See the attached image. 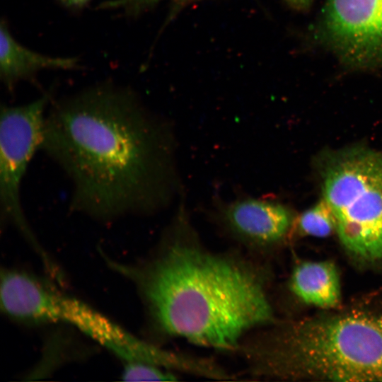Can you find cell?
I'll return each instance as SVG.
<instances>
[{"instance_id": "6da1fadb", "label": "cell", "mask_w": 382, "mask_h": 382, "mask_svg": "<svg viewBox=\"0 0 382 382\" xmlns=\"http://www.w3.org/2000/svg\"><path fill=\"white\" fill-rule=\"evenodd\" d=\"M40 150L68 178L70 209L96 220L156 212L174 192L170 129L129 88L96 86L52 104Z\"/></svg>"}, {"instance_id": "7a4b0ae2", "label": "cell", "mask_w": 382, "mask_h": 382, "mask_svg": "<svg viewBox=\"0 0 382 382\" xmlns=\"http://www.w3.org/2000/svg\"><path fill=\"white\" fill-rule=\"evenodd\" d=\"M112 265L134 282L164 337L237 352L247 335L276 321L266 262L204 246L183 203L150 258Z\"/></svg>"}, {"instance_id": "3957f363", "label": "cell", "mask_w": 382, "mask_h": 382, "mask_svg": "<svg viewBox=\"0 0 382 382\" xmlns=\"http://www.w3.org/2000/svg\"><path fill=\"white\" fill-rule=\"evenodd\" d=\"M252 376L382 381V316L364 312L273 323L238 351Z\"/></svg>"}, {"instance_id": "277c9868", "label": "cell", "mask_w": 382, "mask_h": 382, "mask_svg": "<svg viewBox=\"0 0 382 382\" xmlns=\"http://www.w3.org/2000/svg\"><path fill=\"white\" fill-rule=\"evenodd\" d=\"M1 307L19 321L73 325L125 362L170 368L175 361L173 351L138 338L86 303L24 272L2 270Z\"/></svg>"}, {"instance_id": "5b68a950", "label": "cell", "mask_w": 382, "mask_h": 382, "mask_svg": "<svg viewBox=\"0 0 382 382\" xmlns=\"http://www.w3.org/2000/svg\"><path fill=\"white\" fill-rule=\"evenodd\" d=\"M323 195L347 250L382 259V154L363 148L336 154L324 170Z\"/></svg>"}, {"instance_id": "8992f818", "label": "cell", "mask_w": 382, "mask_h": 382, "mask_svg": "<svg viewBox=\"0 0 382 382\" xmlns=\"http://www.w3.org/2000/svg\"><path fill=\"white\" fill-rule=\"evenodd\" d=\"M50 103L44 95L26 104L2 105L0 120V208L1 218L29 240V226L21 198L23 178L35 152L40 150Z\"/></svg>"}, {"instance_id": "52a82bcc", "label": "cell", "mask_w": 382, "mask_h": 382, "mask_svg": "<svg viewBox=\"0 0 382 382\" xmlns=\"http://www.w3.org/2000/svg\"><path fill=\"white\" fill-rule=\"evenodd\" d=\"M321 31L345 62L361 67L382 62V0H328Z\"/></svg>"}, {"instance_id": "ba28073f", "label": "cell", "mask_w": 382, "mask_h": 382, "mask_svg": "<svg viewBox=\"0 0 382 382\" xmlns=\"http://www.w3.org/2000/svg\"><path fill=\"white\" fill-rule=\"evenodd\" d=\"M209 216L227 236L253 255H266L288 235L293 224L291 210L266 197L240 196L216 199Z\"/></svg>"}, {"instance_id": "9c48e42d", "label": "cell", "mask_w": 382, "mask_h": 382, "mask_svg": "<svg viewBox=\"0 0 382 382\" xmlns=\"http://www.w3.org/2000/svg\"><path fill=\"white\" fill-rule=\"evenodd\" d=\"M289 291L300 301L323 308H335L340 302L338 270L330 261H305L293 269Z\"/></svg>"}, {"instance_id": "30bf717a", "label": "cell", "mask_w": 382, "mask_h": 382, "mask_svg": "<svg viewBox=\"0 0 382 382\" xmlns=\"http://www.w3.org/2000/svg\"><path fill=\"white\" fill-rule=\"evenodd\" d=\"M0 37V76L8 89L20 80L33 76L40 69H69L77 66L75 58L47 57L23 47L13 37L4 21Z\"/></svg>"}, {"instance_id": "8fae6325", "label": "cell", "mask_w": 382, "mask_h": 382, "mask_svg": "<svg viewBox=\"0 0 382 382\" xmlns=\"http://www.w3.org/2000/svg\"><path fill=\"white\" fill-rule=\"evenodd\" d=\"M298 227L306 235L323 238L336 229L334 215L323 199L299 217Z\"/></svg>"}, {"instance_id": "7c38bea8", "label": "cell", "mask_w": 382, "mask_h": 382, "mask_svg": "<svg viewBox=\"0 0 382 382\" xmlns=\"http://www.w3.org/2000/svg\"><path fill=\"white\" fill-rule=\"evenodd\" d=\"M122 376L126 381H175L178 374L156 365L129 361L126 362Z\"/></svg>"}, {"instance_id": "4fadbf2b", "label": "cell", "mask_w": 382, "mask_h": 382, "mask_svg": "<svg viewBox=\"0 0 382 382\" xmlns=\"http://www.w3.org/2000/svg\"><path fill=\"white\" fill-rule=\"evenodd\" d=\"M161 0H112L105 2L103 8H120L129 16H137Z\"/></svg>"}, {"instance_id": "5bb4252c", "label": "cell", "mask_w": 382, "mask_h": 382, "mask_svg": "<svg viewBox=\"0 0 382 382\" xmlns=\"http://www.w3.org/2000/svg\"><path fill=\"white\" fill-rule=\"evenodd\" d=\"M289 5L297 10L305 11L308 8L313 2V0H286Z\"/></svg>"}, {"instance_id": "9a60e30c", "label": "cell", "mask_w": 382, "mask_h": 382, "mask_svg": "<svg viewBox=\"0 0 382 382\" xmlns=\"http://www.w3.org/2000/svg\"><path fill=\"white\" fill-rule=\"evenodd\" d=\"M63 4L67 6L78 7L83 5L89 0H59Z\"/></svg>"}, {"instance_id": "2e32d148", "label": "cell", "mask_w": 382, "mask_h": 382, "mask_svg": "<svg viewBox=\"0 0 382 382\" xmlns=\"http://www.w3.org/2000/svg\"><path fill=\"white\" fill-rule=\"evenodd\" d=\"M193 1V0H177V2L178 3H185V2H188V1Z\"/></svg>"}]
</instances>
